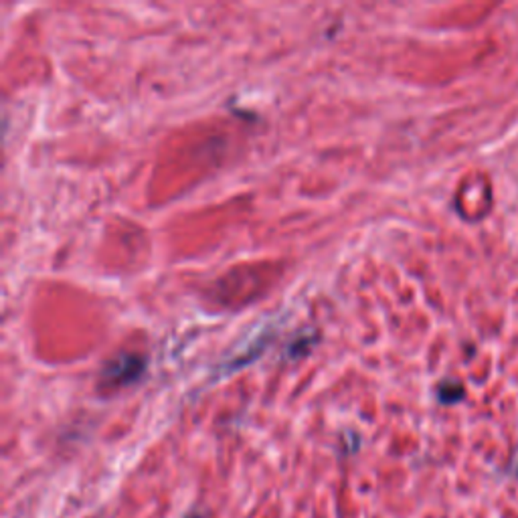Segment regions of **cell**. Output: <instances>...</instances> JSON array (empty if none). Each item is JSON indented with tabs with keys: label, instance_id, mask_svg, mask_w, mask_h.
<instances>
[{
	"label": "cell",
	"instance_id": "277c9868",
	"mask_svg": "<svg viewBox=\"0 0 518 518\" xmlns=\"http://www.w3.org/2000/svg\"><path fill=\"white\" fill-rule=\"evenodd\" d=\"M186 518H202V516H201V514H197V513H192V514H189V516H186Z\"/></svg>",
	"mask_w": 518,
	"mask_h": 518
},
{
	"label": "cell",
	"instance_id": "6da1fadb",
	"mask_svg": "<svg viewBox=\"0 0 518 518\" xmlns=\"http://www.w3.org/2000/svg\"><path fill=\"white\" fill-rule=\"evenodd\" d=\"M146 362L138 354H120L102 371V388H120L132 385L142 377Z\"/></svg>",
	"mask_w": 518,
	"mask_h": 518
},
{
	"label": "cell",
	"instance_id": "3957f363",
	"mask_svg": "<svg viewBox=\"0 0 518 518\" xmlns=\"http://www.w3.org/2000/svg\"><path fill=\"white\" fill-rule=\"evenodd\" d=\"M508 474L513 478H518V448L514 450L513 458H510V464H508Z\"/></svg>",
	"mask_w": 518,
	"mask_h": 518
},
{
	"label": "cell",
	"instance_id": "7a4b0ae2",
	"mask_svg": "<svg viewBox=\"0 0 518 518\" xmlns=\"http://www.w3.org/2000/svg\"><path fill=\"white\" fill-rule=\"evenodd\" d=\"M435 395H437V401L443 403V405H456L466 397V388H464V385L460 383V380L448 379V380H443V383L437 385Z\"/></svg>",
	"mask_w": 518,
	"mask_h": 518
}]
</instances>
